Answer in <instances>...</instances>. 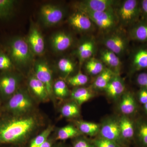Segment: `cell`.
<instances>
[{
  "mask_svg": "<svg viewBox=\"0 0 147 147\" xmlns=\"http://www.w3.org/2000/svg\"><path fill=\"white\" fill-rule=\"evenodd\" d=\"M36 121L32 117H21L0 122V143L10 144L22 142L35 128Z\"/></svg>",
  "mask_w": 147,
  "mask_h": 147,
  "instance_id": "cell-1",
  "label": "cell"
},
{
  "mask_svg": "<svg viewBox=\"0 0 147 147\" xmlns=\"http://www.w3.org/2000/svg\"><path fill=\"white\" fill-rule=\"evenodd\" d=\"M9 57L13 63L19 66L29 64L33 58V53L26 40L21 37L10 40L7 45Z\"/></svg>",
  "mask_w": 147,
  "mask_h": 147,
  "instance_id": "cell-2",
  "label": "cell"
},
{
  "mask_svg": "<svg viewBox=\"0 0 147 147\" xmlns=\"http://www.w3.org/2000/svg\"><path fill=\"white\" fill-rule=\"evenodd\" d=\"M119 24L123 27L136 24L141 15L140 2L125 0L120 2L115 9Z\"/></svg>",
  "mask_w": 147,
  "mask_h": 147,
  "instance_id": "cell-3",
  "label": "cell"
},
{
  "mask_svg": "<svg viewBox=\"0 0 147 147\" xmlns=\"http://www.w3.org/2000/svg\"><path fill=\"white\" fill-rule=\"evenodd\" d=\"M84 13L99 30L107 33L115 30L119 24L115 10Z\"/></svg>",
  "mask_w": 147,
  "mask_h": 147,
  "instance_id": "cell-4",
  "label": "cell"
},
{
  "mask_svg": "<svg viewBox=\"0 0 147 147\" xmlns=\"http://www.w3.org/2000/svg\"><path fill=\"white\" fill-rule=\"evenodd\" d=\"M32 106L31 98L28 93L20 90L17 91L9 98L7 108L15 115H21L29 111Z\"/></svg>",
  "mask_w": 147,
  "mask_h": 147,
  "instance_id": "cell-5",
  "label": "cell"
},
{
  "mask_svg": "<svg viewBox=\"0 0 147 147\" xmlns=\"http://www.w3.org/2000/svg\"><path fill=\"white\" fill-rule=\"evenodd\" d=\"M113 31L108 33L104 37L103 43L106 49L119 57L123 55L127 51L128 41L126 36L123 33L118 31Z\"/></svg>",
  "mask_w": 147,
  "mask_h": 147,
  "instance_id": "cell-6",
  "label": "cell"
},
{
  "mask_svg": "<svg viewBox=\"0 0 147 147\" xmlns=\"http://www.w3.org/2000/svg\"><path fill=\"white\" fill-rule=\"evenodd\" d=\"M65 15L63 9L54 5H44L40 9V18L46 26H53L59 24L63 19Z\"/></svg>",
  "mask_w": 147,
  "mask_h": 147,
  "instance_id": "cell-7",
  "label": "cell"
},
{
  "mask_svg": "<svg viewBox=\"0 0 147 147\" xmlns=\"http://www.w3.org/2000/svg\"><path fill=\"white\" fill-rule=\"evenodd\" d=\"M120 2L114 0H85L78 4V10L84 12L115 10Z\"/></svg>",
  "mask_w": 147,
  "mask_h": 147,
  "instance_id": "cell-8",
  "label": "cell"
},
{
  "mask_svg": "<svg viewBox=\"0 0 147 147\" xmlns=\"http://www.w3.org/2000/svg\"><path fill=\"white\" fill-rule=\"evenodd\" d=\"M19 83V77L15 74L3 73L0 76V94L4 98H10L17 91Z\"/></svg>",
  "mask_w": 147,
  "mask_h": 147,
  "instance_id": "cell-9",
  "label": "cell"
},
{
  "mask_svg": "<svg viewBox=\"0 0 147 147\" xmlns=\"http://www.w3.org/2000/svg\"><path fill=\"white\" fill-rule=\"evenodd\" d=\"M99 132L101 137L120 145L122 142L119 122L110 119L105 121L100 127Z\"/></svg>",
  "mask_w": 147,
  "mask_h": 147,
  "instance_id": "cell-10",
  "label": "cell"
},
{
  "mask_svg": "<svg viewBox=\"0 0 147 147\" xmlns=\"http://www.w3.org/2000/svg\"><path fill=\"white\" fill-rule=\"evenodd\" d=\"M68 22L74 28L84 32L92 31L94 25L86 13L79 10L69 16Z\"/></svg>",
  "mask_w": 147,
  "mask_h": 147,
  "instance_id": "cell-11",
  "label": "cell"
},
{
  "mask_svg": "<svg viewBox=\"0 0 147 147\" xmlns=\"http://www.w3.org/2000/svg\"><path fill=\"white\" fill-rule=\"evenodd\" d=\"M35 76L45 85L49 96L52 94L53 90L52 72L47 64L43 61H39L34 66Z\"/></svg>",
  "mask_w": 147,
  "mask_h": 147,
  "instance_id": "cell-12",
  "label": "cell"
},
{
  "mask_svg": "<svg viewBox=\"0 0 147 147\" xmlns=\"http://www.w3.org/2000/svg\"><path fill=\"white\" fill-rule=\"evenodd\" d=\"M26 41L33 54L40 55L44 53L45 48L44 38L39 29L36 26L32 25Z\"/></svg>",
  "mask_w": 147,
  "mask_h": 147,
  "instance_id": "cell-13",
  "label": "cell"
},
{
  "mask_svg": "<svg viewBox=\"0 0 147 147\" xmlns=\"http://www.w3.org/2000/svg\"><path fill=\"white\" fill-rule=\"evenodd\" d=\"M73 42V38L71 35L65 32L56 33L51 39V45L53 49L57 52L65 51L71 46Z\"/></svg>",
  "mask_w": 147,
  "mask_h": 147,
  "instance_id": "cell-14",
  "label": "cell"
},
{
  "mask_svg": "<svg viewBox=\"0 0 147 147\" xmlns=\"http://www.w3.org/2000/svg\"><path fill=\"white\" fill-rule=\"evenodd\" d=\"M100 59L102 63L108 66V68L118 74L121 65L118 56L110 50L105 49L100 51Z\"/></svg>",
  "mask_w": 147,
  "mask_h": 147,
  "instance_id": "cell-15",
  "label": "cell"
},
{
  "mask_svg": "<svg viewBox=\"0 0 147 147\" xmlns=\"http://www.w3.org/2000/svg\"><path fill=\"white\" fill-rule=\"evenodd\" d=\"M147 68V48H142L134 53L131 64V72L134 73Z\"/></svg>",
  "mask_w": 147,
  "mask_h": 147,
  "instance_id": "cell-16",
  "label": "cell"
},
{
  "mask_svg": "<svg viewBox=\"0 0 147 147\" xmlns=\"http://www.w3.org/2000/svg\"><path fill=\"white\" fill-rule=\"evenodd\" d=\"M125 90V86L123 80L119 74H116L104 90L108 96L115 98L122 94Z\"/></svg>",
  "mask_w": 147,
  "mask_h": 147,
  "instance_id": "cell-17",
  "label": "cell"
},
{
  "mask_svg": "<svg viewBox=\"0 0 147 147\" xmlns=\"http://www.w3.org/2000/svg\"><path fill=\"white\" fill-rule=\"evenodd\" d=\"M119 108L121 112L125 115H132L137 111V102L131 92H126L123 95Z\"/></svg>",
  "mask_w": 147,
  "mask_h": 147,
  "instance_id": "cell-18",
  "label": "cell"
},
{
  "mask_svg": "<svg viewBox=\"0 0 147 147\" xmlns=\"http://www.w3.org/2000/svg\"><path fill=\"white\" fill-rule=\"evenodd\" d=\"M96 50V45L92 39L88 40L82 43L77 50V55L81 63L92 58Z\"/></svg>",
  "mask_w": 147,
  "mask_h": 147,
  "instance_id": "cell-19",
  "label": "cell"
},
{
  "mask_svg": "<svg viewBox=\"0 0 147 147\" xmlns=\"http://www.w3.org/2000/svg\"><path fill=\"white\" fill-rule=\"evenodd\" d=\"M121 136L123 139L131 140L135 135V125L127 117H123L119 121Z\"/></svg>",
  "mask_w": 147,
  "mask_h": 147,
  "instance_id": "cell-20",
  "label": "cell"
},
{
  "mask_svg": "<svg viewBox=\"0 0 147 147\" xmlns=\"http://www.w3.org/2000/svg\"><path fill=\"white\" fill-rule=\"evenodd\" d=\"M29 85L33 92L39 99L46 100L49 97L46 87L35 76H32L29 80Z\"/></svg>",
  "mask_w": 147,
  "mask_h": 147,
  "instance_id": "cell-21",
  "label": "cell"
},
{
  "mask_svg": "<svg viewBox=\"0 0 147 147\" xmlns=\"http://www.w3.org/2000/svg\"><path fill=\"white\" fill-rule=\"evenodd\" d=\"M115 74H116L110 69L105 68L95 80L94 87L97 89L105 90Z\"/></svg>",
  "mask_w": 147,
  "mask_h": 147,
  "instance_id": "cell-22",
  "label": "cell"
},
{
  "mask_svg": "<svg viewBox=\"0 0 147 147\" xmlns=\"http://www.w3.org/2000/svg\"><path fill=\"white\" fill-rule=\"evenodd\" d=\"M129 35L131 39L142 42H147V24L138 23L130 29Z\"/></svg>",
  "mask_w": 147,
  "mask_h": 147,
  "instance_id": "cell-23",
  "label": "cell"
},
{
  "mask_svg": "<svg viewBox=\"0 0 147 147\" xmlns=\"http://www.w3.org/2000/svg\"><path fill=\"white\" fill-rule=\"evenodd\" d=\"M92 93L87 88H76L71 93V97L79 105L87 102L92 97Z\"/></svg>",
  "mask_w": 147,
  "mask_h": 147,
  "instance_id": "cell-24",
  "label": "cell"
},
{
  "mask_svg": "<svg viewBox=\"0 0 147 147\" xmlns=\"http://www.w3.org/2000/svg\"><path fill=\"white\" fill-rule=\"evenodd\" d=\"M135 135L142 147H147V120H142L137 123Z\"/></svg>",
  "mask_w": 147,
  "mask_h": 147,
  "instance_id": "cell-25",
  "label": "cell"
},
{
  "mask_svg": "<svg viewBox=\"0 0 147 147\" xmlns=\"http://www.w3.org/2000/svg\"><path fill=\"white\" fill-rule=\"evenodd\" d=\"M85 67L87 72L93 76L100 74L105 68L101 61L92 57L87 61Z\"/></svg>",
  "mask_w": 147,
  "mask_h": 147,
  "instance_id": "cell-26",
  "label": "cell"
},
{
  "mask_svg": "<svg viewBox=\"0 0 147 147\" xmlns=\"http://www.w3.org/2000/svg\"><path fill=\"white\" fill-rule=\"evenodd\" d=\"M16 1L13 0H0V18L8 19L13 14Z\"/></svg>",
  "mask_w": 147,
  "mask_h": 147,
  "instance_id": "cell-27",
  "label": "cell"
},
{
  "mask_svg": "<svg viewBox=\"0 0 147 147\" xmlns=\"http://www.w3.org/2000/svg\"><path fill=\"white\" fill-rule=\"evenodd\" d=\"M78 124L79 131L89 136H95L100 131V126L95 123L80 121Z\"/></svg>",
  "mask_w": 147,
  "mask_h": 147,
  "instance_id": "cell-28",
  "label": "cell"
},
{
  "mask_svg": "<svg viewBox=\"0 0 147 147\" xmlns=\"http://www.w3.org/2000/svg\"><path fill=\"white\" fill-rule=\"evenodd\" d=\"M80 131L73 125H67L62 127L58 131L57 139L65 140L79 135Z\"/></svg>",
  "mask_w": 147,
  "mask_h": 147,
  "instance_id": "cell-29",
  "label": "cell"
},
{
  "mask_svg": "<svg viewBox=\"0 0 147 147\" xmlns=\"http://www.w3.org/2000/svg\"><path fill=\"white\" fill-rule=\"evenodd\" d=\"M53 91L58 97H66L69 94V90L66 84L63 80H58L53 86Z\"/></svg>",
  "mask_w": 147,
  "mask_h": 147,
  "instance_id": "cell-30",
  "label": "cell"
},
{
  "mask_svg": "<svg viewBox=\"0 0 147 147\" xmlns=\"http://www.w3.org/2000/svg\"><path fill=\"white\" fill-rule=\"evenodd\" d=\"M58 67L63 73L68 75L73 72L75 65L73 62L67 58H61L58 63Z\"/></svg>",
  "mask_w": 147,
  "mask_h": 147,
  "instance_id": "cell-31",
  "label": "cell"
},
{
  "mask_svg": "<svg viewBox=\"0 0 147 147\" xmlns=\"http://www.w3.org/2000/svg\"><path fill=\"white\" fill-rule=\"evenodd\" d=\"M61 113L62 115L65 117H74L79 115V109L76 104L68 103L63 106Z\"/></svg>",
  "mask_w": 147,
  "mask_h": 147,
  "instance_id": "cell-32",
  "label": "cell"
},
{
  "mask_svg": "<svg viewBox=\"0 0 147 147\" xmlns=\"http://www.w3.org/2000/svg\"><path fill=\"white\" fill-rule=\"evenodd\" d=\"M53 129L52 127H49L46 128L32 141L30 147H38L45 143L47 141Z\"/></svg>",
  "mask_w": 147,
  "mask_h": 147,
  "instance_id": "cell-33",
  "label": "cell"
},
{
  "mask_svg": "<svg viewBox=\"0 0 147 147\" xmlns=\"http://www.w3.org/2000/svg\"><path fill=\"white\" fill-rule=\"evenodd\" d=\"M88 76L82 72H79L68 79V83L69 85L74 87L84 86L88 82Z\"/></svg>",
  "mask_w": 147,
  "mask_h": 147,
  "instance_id": "cell-34",
  "label": "cell"
},
{
  "mask_svg": "<svg viewBox=\"0 0 147 147\" xmlns=\"http://www.w3.org/2000/svg\"><path fill=\"white\" fill-rule=\"evenodd\" d=\"M13 62L9 55L0 52V70L7 71L12 67Z\"/></svg>",
  "mask_w": 147,
  "mask_h": 147,
  "instance_id": "cell-35",
  "label": "cell"
},
{
  "mask_svg": "<svg viewBox=\"0 0 147 147\" xmlns=\"http://www.w3.org/2000/svg\"><path fill=\"white\" fill-rule=\"evenodd\" d=\"M93 144L95 147H119L120 146L117 143L101 138L96 139L94 141Z\"/></svg>",
  "mask_w": 147,
  "mask_h": 147,
  "instance_id": "cell-36",
  "label": "cell"
},
{
  "mask_svg": "<svg viewBox=\"0 0 147 147\" xmlns=\"http://www.w3.org/2000/svg\"><path fill=\"white\" fill-rule=\"evenodd\" d=\"M136 82L137 85L141 87V88L147 90V72L139 74L136 78Z\"/></svg>",
  "mask_w": 147,
  "mask_h": 147,
  "instance_id": "cell-37",
  "label": "cell"
},
{
  "mask_svg": "<svg viewBox=\"0 0 147 147\" xmlns=\"http://www.w3.org/2000/svg\"><path fill=\"white\" fill-rule=\"evenodd\" d=\"M73 147H95L92 144L85 139H81L76 140L74 142Z\"/></svg>",
  "mask_w": 147,
  "mask_h": 147,
  "instance_id": "cell-38",
  "label": "cell"
},
{
  "mask_svg": "<svg viewBox=\"0 0 147 147\" xmlns=\"http://www.w3.org/2000/svg\"><path fill=\"white\" fill-rule=\"evenodd\" d=\"M138 99L141 104L145 105L147 102V90L141 88L138 94Z\"/></svg>",
  "mask_w": 147,
  "mask_h": 147,
  "instance_id": "cell-39",
  "label": "cell"
},
{
  "mask_svg": "<svg viewBox=\"0 0 147 147\" xmlns=\"http://www.w3.org/2000/svg\"><path fill=\"white\" fill-rule=\"evenodd\" d=\"M141 15L147 21V0H143L140 1Z\"/></svg>",
  "mask_w": 147,
  "mask_h": 147,
  "instance_id": "cell-40",
  "label": "cell"
},
{
  "mask_svg": "<svg viewBox=\"0 0 147 147\" xmlns=\"http://www.w3.org/2000/svg\"><path fill=\"white\" fill-rule=\"evenodd\" d=\"M51 146H52V142L47 140L45 143L38 147H51Z\"/></svg>",
  "mask_w": 147,
  "mask_h": 147,
  "instance_id": "cell-41",
  "label": "cell"
},
{
  "mask_svg": "<svg viewBox=\"0 0 147 147\" xmlns=\"http://www.w3.org/2000/svg\"><path fill=\"white\" fill-rule=\"evenodd\" d=\"M144 110L145 113L147 114V102L144 105Z\"/></svg>",
  "mask_w": 147,
  "mask_h": 147,
  "instance_id": "cell-42",
  "label": "cell"
}]
</instances>
